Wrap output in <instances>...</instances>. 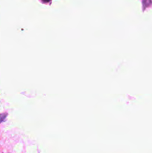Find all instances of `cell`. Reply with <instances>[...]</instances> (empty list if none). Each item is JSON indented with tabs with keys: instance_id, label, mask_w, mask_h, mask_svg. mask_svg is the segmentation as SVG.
I'll return each instance as SVG.
<instances>
[{
	"instance_id": "1",
	"label": "cell",
	"mask_w": 152,
	"mask_h": 153,
	"mask_svg": "<svg viewBox=\"0 0 152 153\" xmlns=\"http://www.w3.org/2000/svg\"><path fill=\"white\" fill-rule=\"evenodd\" d=\"M7 116V113H3V114H0V123H1L3 121H4V120L6 119Z\"/></svg>"
}]
</instances>
